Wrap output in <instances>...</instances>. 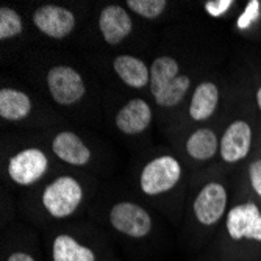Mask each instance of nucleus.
Instances as JSON below:
<instances>
[{"instance_id":"17","label":"nucleus","mask_w":261,"mask_h":261,"mask_svg":"<svg viewBox=\"0 0 261 261\" xmlns=\"http://www.w3.org/2000/svg\"><path fill=\"white\" fill-rule=\"evenodd\" d=\"M32 113V99L14 88L0 89V116L5 121L17 122Z\"/></svg>"},{"instance_id":"18","label":"nucleus","mask_w":261,"mask_h":261,"mask_svg":"<svg viewBox=\"0 0 261 261\" xmlns=\"http://www.w3.org/2000/svg\"><path fill=\"white\" fill-rule=\"evenodd\" d=\"M180 66L175 58L169 55H161L153 60L150 64V92L156 100L163 91L168 88L177 77H178Z\"/></svg>"},{"instance_id":"24","label":"nucleus","mask_w":261,"mask_h":261,"mask_svg":"<svg viewBox=\"0 0 261 261\" xmlns=\"http://www.w3.org/2000/svg\"><path fill=\"white\" fill-rule=\"evenodd\" d=\"M5 261H36V258L27 252H22V250H17V252H11Z\"/></svg>"},{"instance_id":"15","label":"nucleus","mask_w":261,"mask_h":261,"mask_svg":"<svg viewBox=\"0 0 261 261\" xmlns=\"http://www.w3.org/2000/svg\"><path fill=\"white\" fill-rule=\"evenodd\" d=\"M219 144H221V139L218 138L216 132L206 127H202L188 136L185 147H186L188 155L193 160L203 163V161L213 160L218 155Z\"/></svg>"},{"instance_id":"23","label":"nucleus","mask_w":261,"mask_h":261,"mask_svg":"<svg viewBox=\"0 0 261 261\" xmlns=\"http://www.w3.org/2000/svg\"><path fill=\"white\" fill-rule=\"evenodd\" d=\"M231 5L233 0H211L205 4V10L213 17H221L231 8Z\"/></svg>"},{"instance_id":"1","label":"nucleus","mask_w":261,"mask_h":261,"mask_svg":"<svg viewBox=\"0 0 261 261\" xmlns=\"http://www.w3.org/2000/svg\"><path fill=\"white\" fill-rule=\"evenodd\" d=\"M83 186L77 178L61 175L44 188L41 200L45 211L52 218L66 219L79 210L83 202Z\"/></svg>"},{"instance_id":"6","label":"nucleus","mask_w":261,"mask_h":261,"mask_svg":"<svg viewBox=\"0 0 261 261\" xmlns=\"http://www.w3.org/2000/svg\"><path fill=\"white\" fill-rule=\"evenodd\" d=\"M45 80L52 99L58 105H74L86 92L83 77L70 66H54Z\"/></svg>"},{"instance_id":"9","label":"nucleus","mask_w":261,"mask_h":261,"mask_svg":"<svg viewBox=\"0 0 261 261\" xmlns=\"http://www.w3.org/2000/svg\"><path fill=\"white\" fill-rule=\"evenodd\" d=\"M252 147V127L244 119L233 121L224 132L219 144V156L227 164L243 161Z\"/></svg>"},{"instance_id":"3","label":"nucleus","mask_w":261,"mask_h":261,"mask_svg":"<svg viewBox=\"0 0 261 261\" xmlns=\"http://www.w3.org/2000/svg\"><path fill=\"white\" fill-rule=\"evenodd\" d=\"M181 178V166L172 155L150 160L141 171L139 186L146 196H158L175 188Z\"/></svg>"},{"instance_id":"25","label":"nucleus","mask_w":261,"mask_h":261,"mask_svg":"<svg viewBox=\"0 0 261 261\" xmlns=\"http://www.w3.org/2000/svg\"><path fill=\"white\" fill-rule=\"evenodd\" d=\"M255 99H256V105H258V108H259V111H261V86L256 89V92H255Z\"/></svg>"},{"instance_id":"16","label":"nucleus","mask_w":261,"mask_h":261,"mask_svg":"<svg viewBox=\"0 0 261 261\" xmlns=\"http://www.w3.org/2000/svg\"><path fill=\"white\" fill-rule=\"evenodd\" d=\"M52 261H97V255L74 236L61 233L52 243Z\"/></svg>"},{"instance_id":"12","label":"nucleus","mask_w":261,"mask_h":261,"mask_svg":"<svg viewBox=\"0 0 261 261\" xmlns=\"http://www.w3.org/2000/svg\"><path fill=\"white\" fill-rule=\"evenodd\" d=\"M52 150L60 160L72 166H86L92 158L89 147L74 132L58 133L52 141Z\"/></svg>"},{"instance_id":"5","label":"nucleus","mask_w":261,"mask_h":261,"mask_svg":"<svg viewBox=\"0 0 261 261\" xmlns=\"http://www.w3.org/2000/svg\"><path fill=\"white\" fill-rule=\"evenodd\" d=\"M227 188L219 181H210L200 189L194 199V218L202 227H215L222 218L227 216Z\"/></svg>"},{"instance_id":"13","label":"nucleus","mask_w":261,"mask_h":261,"mask_svg":"<svg viewBox=\"0 0 261 261\" xmlns=\"http://www.w3.org/2000/svg\"><path fill=\"white\" fill-rule=\"evenodd\" d=\"M221 92L216 83L213 82H202L196 86L191 103H189V116L196 122L206 121L215 114L219 105Z\"/></svg>"},{"instance_id":"2","label":"nucleus","mask_w":261,"mask_h":261,"mask_svg":"<svg viewBox=\"0 0 261 261\" xmlns=\"http://www.w3.org/2000/svg\"><path fill=\"white\" fill-rule=\"evenodd\" d=\"M225 231L233 243L261 244V208L253 200L234 205L225 216Z\"/></svg>"},{"instance_id":"21","label":"nucleus","mask_w":261,"mask_h":261,"mask_svg":"<svg viewBox=\"0 0 261 261\" xmlns=\"http://www.w3.org/2000/svg\"><path fill=\"white\" fill-rule=\"evenodd\" d=\"M127 7L144 19H156L164 13L168 2L166 0H127Z\"/></svg>"},{"instance_id":"10","label":"nucleus","mask_w":261,"mask_h":261,"mask_svg":"<svg viewBox=\"0 0 261 261\" xmlns=\"http://www.w3.org/2000/svg\"><path fill=\"white\" fill-rule=\"evenodd\" d=\"M99 29L107 44L117 45L130 36L133 20L121 5H108L100 11Z\"/></svg>"},{"instance_id":"19","label":"nucleus","mask_w":261,"mask_h":261,"mask_svg":"<svg viewBox=\"0 0 261 261\" xmlns=\"http://www.w3.org/2000/svg\"><path fill=\"white\" fill-rule=\"evenodd\" d=\"M189 86H191V79L188 75H178L155 100L156 105L163 107V108H172V107L178 105L186 97Z\"/></svg>"},{"instance_id":"14","label":"nucleus","mask_w":261,"mask_h":261,"mask_svg":"<svg viewBox=\"0 0 261 261\" xmlns=\"http://www.w3.org/2000/svg\"><path fill=\"white\" fill-rule=\"evenodd\" d=\"M113 69L127 86L141 89L150 83V67L133 55H119L113 61Z\"/></svg>"},{"instance_id":"22","label":"nucleus","mask_w":261,"mask_h":261,"mask_svg":"<svg viewBox=\"0 0 261 261\" xmlns=\"http://www.w3.org/2000/svg\"><path fill=\"white\" fill-rule=\"evenodd\" d=\"M247 177H249V185L255 196L261 200V156L255 158L247 168Z\"/></svg>"},{"instance_id":"20","label":"nucleus","mask_w":261,"mask_h":261,"mask_svg":"<svg viewBox=\"0 0 261 261\" xmlns=\"http://www.w3.org/2000/svg\"><path fill=\"white\" fill-rule=\"evenodd\" d=\"M23 30L22 17L17 11L8 7L0 8V39L7 41L19 36Z\"/></svg>"},{"instance_id":"11","label":"nucleus","mask_w":261,"mask_h":261,"mask_svg":"<svg viewBox=\"0 0 261 261\" xmlns=\"http://www.w3.org/2000/svg\"><path fill=\"white\" fill-rule=\"evenodd\" d=\"M152 122V110L142 99H132L116 114V125L124 135L133 136L146 132Z\"/></svg>"},{"instance_id":"7","label":"nucleus","mask_w":261,"mask_h":261,"mask_svg":"<svg viewBox=\"0 0 261 261\" xmlns=\"http://www.w3.org/2000/svg\"><path fill=\"white\" fill-rule=\"evenodd\" d=\"M49 169V158L36 147L17 152L8 160L7 172L10 178L20 186H30L42 178Z\"/></svg>"},{"instance_id":"8","label":"nucleus","mask_w":261,"mask_h":261,"mask_svg":"<svg viewBox=\"0 0 261 261\" xmlns=\"http://www.w3.org/2000/svg\"><path fill=\"white\" fill-rule=\"evenodd\" d=\"M35 27L52 39H64L75 29L74 13L60 5H42L33 13Z\"/></svg>"},{"instance_id":"4","label":"nucleus","mask_w":261,"mask_h":261,"mask_svg":"<svg viewBox=\"0 0 261 261\" xmlns=\"http://www.w3.org/2000/svg\"><path fill=\"white\" fill-rule=\"evenodd\" d=\"M111 227L127 238L142 240L152 231V216L146 208L135 202H119L110 210Z\"/></svg>"}]
</instances>
